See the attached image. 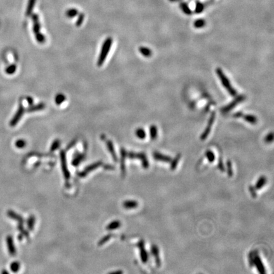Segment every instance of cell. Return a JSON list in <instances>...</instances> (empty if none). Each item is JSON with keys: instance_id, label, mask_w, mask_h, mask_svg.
I'll use <instances>...</instances> for the list:
<instances>
[{"instance_id": "obj_49", "label": "cell", "mask_w": 274, "mask_h": 274, "mask_svg": "<svg viewBox=\"0 0 274 274\" xmlns=\"http://www.w3.org/2000/svg\"><path fill=\"white\" fill-rule=\"evenodd\" d=\"M26 100H27V102H28V104L30 105H33V98H31V97H27Z\"/></svg>"}, {"instance_id": "obj_26", "label": "cell", "mask_w": 274, "mask_h": 274, "mask_svg": "<svg viewBox=\"0 0 274 274\" xmlns=\"http://www.w3.org/2000/svg\"><path fill=\"white\" fill-rule=\"evenodd\" d=\"M180 158H181V154H178L176 155V156L173 160H171V165H170L171 170H175L180 160Z\"/></svg>"}, {"instance_id": "obj_24", "label": "cell", "mask_w": 274, "mask_h": 274, "mask_svg": "<svg viewBox=\"0 0 274 274\" xmlns=\"http://www.w3.org/2000/svg\"><path fill=\"white\" fill-rule=\"evenodd\" d=\"M139 52L145 57H150L152 54V50L147 47H140L139 48Z\"/></svg>"}, {"instance_id": "obj_15", "label": "cell", "mask_w": 274, "mask_h": 274, "mask_svg": "<svg viewBox=\"0 0 274 274\" xmlns=\"http://www.w3.org/2000/svg\"><path fill=\"white\" fill-rule=\"evenodd\" d=\"M33 20V32L34 33L35 35H37L40 33V24L39 23V19H38V16L37 14H34L32 16Z\"/></svg>"}, {"instance_id": "obj_17", "label": "cell", "mask_w": 274, "mask_h": 274, "mask_svg": "<svg viewBox=\"0 0 274 274\" xmlns=\"http://www.w3.org/2000/svg\"><path fill=\"white\" fill-rule=\"evenodd\" d=\"M241 118L244 119L246 122L251 124H256L258 122V119L256 117L253 115H251V114H244L242 113Z\"/></svg>"}, {"instance_id": "obj_2", "label": "cell", "mask_w": 274, "mask_h": 274, "mask_svg": "<svg viewBox=\"0 0 274 274\" xmlns=\"http://www.w3.org/2000/svg\"><path fill=\"white\" fill-rule=\"evenodd\" d=\"M112 38L110 37H109L105 39V40L104 41L102 46V48H101V51L98 58V61H97V65L99 67H101L103 63H104L110 51V49L111 48V46L112 44Z\"/></svg>"}, {"instance_id": "obj_33", "label": "cell", "mask_w": 274, "mask_h": 274, "mask_svg": "<svg viewBox=\"0 0 274 274\" xmlns=\"http://www.w3.org/2000/svg\"><path fill=\"white\" fill-rule=\"evenodd\" d=\"M10 270L12 272H14V273L17 272L20 268V264L18 261H13L10 264Z\"/></svg>"}, {"instance_id": "obj_3", "label": "cell", "mask_w": 274, "mask_h": 274, "mask_svg": "<svg viewBox=\"0 0 274 274\" xmlns=\"http://www.w3.org/2000/svg\"><path fill=\"white\" fill-rule=\"evenodd\" d=\"M245 99H246V96L244 95H240L236 97L234 100H233L231 103L227 104L221 109V112L223 113L228 112L231 110H232L234 108H235L236 106H237L238 104H239L242 101H244Z\"/></svg>"}, {"instance_id": "obj_23", "label": "cell", "mask_w": 274, "mask_h": 274, "mask_svg": "<svg viewBox=\"0 0 274 274\" xmlns=\"http://www.w3.org/2000/svg\"><path fill=\"white\" fill-rule=\"evenodd\" d=\"M266 183V177L264 176H261L258 180L256 184L255 185V188L256 189H257V190H260V189H262V187L263 186L265 185Z\"/></svg>"}, {"instance_id": "obj_6", "label": "cell", "mask_w": 274, "mask_h": 274, "mask_svg": "<svg viewBox=\"0 0 274 274\" xmlns=\"http://www.w3.org/2000/svg\"><path fill=\"white\" fill-rule=\"evenodd\" d=\"M215 117H216V114L215 112H213L211 114L210 118L209 119L207 126L206 127L204 132L202 133V134L200 135V140H204L208 138V136H209L211 130V126H213V124H214L215 120Z\"/></svg>"}, {"instance_id": "obj_36", "label": "cell", "mask_w": 274, "mask_h": 274, "mask_svg": "<svg viewBox=\"0 0 274 274\" xmlns=\"http://www.w3.org/2000/svg\"><path fill=\"white\" fill-rule=\"evenodd\" d=\"M17 70V66L15 64H12L7 67L5 69V73L7 74H13Z\"/></svg>"}, {"instance_id": "obj_5", "label": "cell", "mask_w": 274, "mask_h": 274, "mask_svg": "<svg viewBox=\"0 0 274 274\" xmlns=\"http://www.w3.org/2000/svg\"><path fill=\"white\" fill-rule=\"evenodd\" d=\"M24 112H25L24 107V105H22V103H20L16 113L14 114L13 117L12 118V119L10 121V126L12 127L16 126L18 124V123L19 122V121L21 119L23 115H24Z\"/></svg>"}, {"instance_id": "obj_46", "label": "cell", "mask_w": 274, "mask_h": 274, "mask_svg": "<svg viewBox=\"0 0 274 274\" xmlns=\"http://www.w3.org/2000/svg\"><path fill=\"white\" fill-rule=\"evenodd\" d=\"M218 168H219V170H220L221 171H222V172H224V171H225V167H224V165H223V161H222L221 158H220V160H219V162H218Z\"/></svg>"}, {"instance_id": "obj_12", "label": "cell", "mask_w": 274, "mask_h": 274, "mask_svg": "<svg viewBox=\"0 0 274 274\" xmlns=\"http://www.w3.org/2000/svg\"><path fill=\"white\" fill-rule=\"evenodd\" d=\"M153 157L156 161H163L165 163H171L172 160V158L170 156L162 154L158 152H154L153 153Z\"/></svg>"}, {"instance_id": "obj_47", "label": "cell", "mask_w": 274, "mask_h": 274, "mask_svg": "<svg viewBox=\"0 0 274 274\" xmlns=\"http://www.w3.org/2000/svg\"><path fill=\"white\" fill-rule=\"evenodd\" d=\"M249 191L251 194V195H252L253 197L255 198L256 197V189L255 187H253V186H249Z\"/></svg>"}, {"instance_id": "obj_7", "label": "cell", "mask_w": 274, "mask_h": 274, "mask_svg": "<svg viewBox=\"0 0 274 274\" xmlns=\"http://www.w3.org/2000/svg\"><path fill=\"white\" fill-rule=\"evenodd\" d=\"M60 160H61V165H62V172H63L65 179L66 180H68V179L70 178V173H69V171H68V168H67L65 152L63 150H62L60 152Z\"/></svg>"}, {"instance_id": "obj_44", "label": "cell", "mask_w": 274, "mask_h": 274, "mask_svg": "<svg viewBox=\"0 0 274 274\" xmlns=\"http://www.w3.org/2000/svg\"><path fill=\"white\" fill-rule=\"evenodd\" d=\"M84 14L81 13V14L79 15V17H78V18L76 22V26H78V27L81 26V25L83 24V20H84Z\"/></svg>"}, {"instance_id": "obj_39", "label": "cell", "mask_w": 274, "mask_h": 274, "mask_svg": "<svg viewBox=\"0 0 274 274\" xmlns=\"http://www.w3.org/2000/svg\"><path fill=\"white\" fill-rule=\"evenodd\" d=\"M226 170H227V175L230 177L233 176V170L232 168V163L230 160H228L226 161Z\"/></svg>"}, {"instance_id": "obj_38", "label": "cell", "mask_w": 274, "mask_h": 274, "mask_svg": "<svg viewBox=\"0 0 274 274\" xmlns=\"http://www.w3.org/2000/svg\"><path fill=\"white\" fill-rule=\"evenodd\" d=\"M60 145V141L58 139H56V140H55L53 142V143L52 144V145H51V147H50V151H51V152H54L55 150H57V149L59 148Z\"/></svg>"}, {"instance_id": "obj_34", "label": "cell", "mask_w": 274, "mask_h": 274, "mask_svg": "<svg viewBox=\"0 0 274 274\" xmlns=\"http://www.w3.org/2000/svg\"><path fill=\"white\" fill-rule=\"evenodd\" d=\"M26 145H27L26 141L24 140V139H18L15 143V145L18 149L24 148L26 146Z\"/></svg>"}, {"instance_id": "obj_18", "label": "cell", "mask_w": 274, "mask_h": 274, "mask_svg": "<svg viewBox=\"0 0 274 274\" xmlns=\"http://www.w3.org/2000/svg\"><path fill=\"white\" fill-rule=\"evenodd\" d=\"M123 206L124 208L128 210H131L138 207L139 203L138 202L134 200H127L123 202Z\"/></svg>"}, {"instance_id": "obj_43", "label": "cell", "mask_w": 274, "mask_h": 274, "mask_svg": "<svg viewBox=\"0 0 274 274\" xmlns=\"http://www.w3.org/2000/svg\"><path fill=\"white\" fill-rule=\"evenodd\" d=\"M265 140L266 143H271L273 140V133L272 132L268 133L265 139Z\"/></svg>"}, {"instance_id": "obj_1", "label": "cell", "mask_w": 274, "mask_h": 274, "mask_svg": "<svg viewBox=\"0 0 274 274\" xmlns=\"http://www.w3.org/2000/svg\"><path fill=\"white\" fill-rule=\"evenodd\" d=\"M216 73L220 79V81L223 86V87L226 89L229 94L232 97H236L237 95V91L234 89V88L232 87L230 80L228 79V78L226 76V75L224 74L221 68H217L216 69Z\"/></svg>"}, {"instance_id": "obj_52", "label": "cell", "mask_w": 274, "mask_h": 274, "mask_svg": "<svg viewBox=\"0 0 274 274\" xmlns=\"http://www.w3.org/2000/svg\"><path fill=\"white\" fill-rule=\"evenodd\" d=\"M18 239L19 240H22V235L21 234H20V235L18 236Z\"/></svg>"}, {"instance_id": "obj_25", "label": "cell", "mask_w": 274, "mask_h": 274, "mask_svg": "<svg viewBox=\"0 0 274 274\" xmlns=\"http://www.w3.org/2000/svg\"><path fill=\"white\" fill-rule=\"evenodd\" d=\"M150 139L152 140H154L157 139L158 135V129L156 126L155 125H151L150 127Z\"/></svg>"}, {"instance_id": "obj_37", "label": "cell", "mask_w": 274, "mask_h": 274, "mask_svg": "<svg viewBox=\"0 0 274 274\" xmlns=\"http://www.w3.org/2000/svg\"><path fill=\"white\" fill-rule=\"evenodd\" d=\"M180 8H181L182 11L184 12V13L187 14V15H190L192 13V11L189 8V6L187 5V3H183L180 4Z\"/></svg>"}, {"instance_id": "obj_29", "label": "cell", "mask_w": 274, "mask_h": 274, "mask_svg": "<svg viewBox=\"0 0 274 274\" xmlns=\"http://www.w3.org/2000/svg\"><path fill=\"white\" fill-rule=\"evenodd\" d=\"M206 26V21L204 19L200 18L196 20L194 23V26L197 29L202 28Z\"/></svg>"}, {"instance_id": "obj_30", "label": "cell", "mask_w": 274, "mask_h": 274, "mask_svg": "<svg viewBox=\"0 0 274 274\" xmlns=\"http://www.w3.org/2000/svg\"><path fill=\"white\" fill-rule=\"evenodd\" d=\"M65 99L66 98L64 95L62 94H58L55 97V102L57 105H60L65 100Z\"/></svg>"}, {"instance_id": "obj_50", "label": "cell", "mask_w": 274, "mask_h": 274, "mask_svg": "<svg viewBox=\"0 0 274 274\" xmlns=\"http://www.w3.org/2000/svg\"><path fill=\"white\" fill-rule=\"evenodd\" d=\"M110 273H112V274H114V273H123V271H121V270H119V271H115L110 272Z\"/></svg>"}, {"instance_id": "obj_19", "label": "cell", "mask_w": 274, "mask_h": 274, "mask_svg": "<svg viewBox=\"0 0 274 274\" xmlns=\"http://www.w3.org/2000/svg\"><path fill=\"white\" fill-rule=\"evenodd\" d=\"M44 108H45V104L43 102H41L36 105H31L26 109V111L27 112H34L36 111L43 110Z\"/></svg>"}, {"instance_id": "obj_14", "label": "cell", "mask_w": 274, "mask_h": 274, "mask_svg": "<svg viewBox=\"0 0 274 274\" xmlns=\"http://www.w3.org/2000/svg\"><path fill=\"white\" fill-rule=\"evenodd\" d=\"M7 216L9 218H10L11 219H13V220L17 221L18 223L23 224L24 223V218H22V216L18 215L17 213H15V211H13L12 210H8L7 211Z\"/></svg>"}, {"instance_id": "obj_32", "label": "cell", "mask_w": 274, "mask_h": 274, "mask_svg": "<svg viewBox=\"0 0 274 274\" xmlns=\"http://www.w3.org/2000/svg\"><path fill=\"white\" fill-rule=\"evenodd\" d=\"M34 3H35V0H29V3H28V6L27 8V11H26V16L29 17L31 15L32 12H33V9L34 8Z\"/></svg>"}, {"instance_id": "obj_51", "label": "cell", "mask_w": 274, "mask_h": 274, "mask_svg": "<svg viewBox=\"0 0 274 274\" xmlns=\"http://www.w3.org/2000/svg\"><path fill=\"white\" fill-rule=\"evenodd\" d=\"M2 274H8V271H7L6 270H2Z\"/></svg>"}, {"instance_id": "obj_21", "label": "cell", "mask_w": 274, "mask_h": 274, "mask_svg": "<svg viewBox=\"0 0 274 274\" xmlns=\"http://www.w3.org/2000/svg\"><path fill=\"white\" fill-rule=\"evenodd\" d=\"M84 157H85V156L84 154H81V153H76L74 155V159L72 161L73 165L74 166H78L80 164V163L82 161H83Z\"/></svg>"}, {"instance_id": "obj_13", "label": "cell", "mask_w": 274, "mask_h": 274, "mask_svg": "<svg viewBox=\"0 0 274 274\" xmlns=\"http://www.w3.org/2000/svg\"><path fill=\"white\" fill-rule=\"evenodd\" d=\"M151 253H152V255L155 258V261L157 266L159 267L160 266H161V260H160V257H159V251L158 247H157V246H155V245L152 246Z\"/></svg>"}, {"instance_id": "obj_4", "label": "cell", "mask_w": 274, "mask_h": 274, "mask_svg": "<svg viewBox=\"0 0 274 274\" xmlns=\"http://www.w3.org/2000/svg\"><path fill=\"white\" fill-rule=\"evenodd\" d=\"M127 156L129 159H139L141 160L142 165L145 169H147L149 166V163L146 155L144 153H134L133 152H127Z\"/></svg>"}, {"instance_id": "obj_27", "label": "cell", "mask_w": 274, "mask_h": 274, "mask_svg": "<svg viewBox=\"0 0 274 274\" xmlns=\"http://www.w3.org/2000/svg\"><path fill=\"white\" fill-rule=\"evenodd\" d=\"M135 135L139 139L143 140L146 138V133L143 128H138L135 130Z\"/></svg>"}, {"instance_id": "obj_42", "label": "cell", "mask_w": 274, "mask_h": 274, "mask_svg": "<svg viewBox=\"0 0 274 274\" xmlns=\"http://www.w3.org/2000/svg\"><path fill=\"white\" fill-rule=\"evenodd\" d=\"M35 37H36V39L37 40V41L39 43H44V41H45V37L41 33H39V34H38L37 35H35Z\"/></svg>"}, {"instance_id": "obj_22", "label": "cell", "mask_w": 274, "mask_h": 274, "mask_svg": "<svg viewBox=\"0 0 274 274\" xmlns=\"http://www.w3.org/2000/svg\"><path fill=\"white\" fill-rule=\"evenodd\" d=\"M121 225V222L119 220H114L112 222H110L107 226H106V229L108 231H114L118 229V228H119Z\"/></svg>"}, {"instance_id": "obj_41", "label": "cell", "mask_w": 274, "mask_h": 274, "mask_svg": "<svg viewBox=\"0 0 274 274\" xmlns=\"http://www.w3.org/2000/svg\"><path fill=\"white\" fill-rule=\"evenodd\" d=\"M111 237H112V235H111V234H108V235L104 236L102 239H101L99 241V243H98V245H99V246H102V245H104L105 242H107V241H109V239L111 238Z\"/></svg>"}, {"instance_id": "obj_8", "label": "cell", "mask_w": 274, "mask_h": 274, "mask_svg": "<svg viewBox=\"0 0 274 274\" xmlns=\"http://www.w3.org/2000/svg\"><path fill=\"white\" fill-rule=\"evenodd\" d=\"M102 165V162H101V161L95 163H94V164H92V165H91L88 166V167H86V168L83 171L79 172V173H78V175H79L80 177H84V176H86V175H87L90 171H92L95 170V169H97V168H98L99 167H100Z\"/></svg>"}, {"instance_id": "obj_16", "label": "cell", "mask_w": 274, "mask_h": 274, "mask_svg": "<svg viewBox=\"0 0 274 274\" xmlns=\"http://www.w3.org/2000/svg\"><path fill=\"white\" fill-rule=\"evenodd\" d=\"M106 145L107 147L108 150L109 151L110 154H111V155L112 157V159H113L114 161L115 162L118 161V157H117V155L116 154L115 149H114V145L112 144V142H111L110 140H107L106 141Z\"/></svg>"}, {"instance_id": "obj_28", "label": "cell", "mask_w": 274, "mask_h": 274, "mask_svg": "<svg viewBox=\"0 0 274 274\" xmlns=\"http://www.w3.org/2000/svg\"><path fill=\"white\" fill-rule=\"evenodd\" d=\"M35 221H36V218L35 216L34 215H31L27 221V225H28V227L29 228V230L32 231L34 229V225H35Z\"/></svg>"}, {"instance_id": "obj_20", "label": "cell", "mask_w": 274, "mask_h": 274, "mask_svg": "<svg viewBox=\"0 0 274 274\" xmlns=\"http://www.w3.org/2000/svg\"><path fill=\"white\" fill-rule=\"evenodd\" d=\"M121 170L123 174L125 173V159L127 157V152L124 148L121 149Z\"/></svg>"}, {"instance_id": "obj_10", "label": "cell", "mask_w": 274, "mask_h": 274, "mask_svg": "<svg viewBox=\"0 0 274 274\" xmlns=\"http://www.w3.org/2000/svg\"><path fill=\"white\" fill-rule=\"evenodd\" d=\"M7 248L8 253L11 256H15L16 255V247L14 245L13 237L11 236H8L6 238Z\"/></svg>"}, {"instance_id": "obj_45", "label": "cell", "mask_w": 274, "mask_h": 274, "mask_svg": "<svg viewBox=\"0 0 274 274\" xmlns=\"http://www.w3.org/2000/svg\"><path fill=\"white\" fill-rule=\"evenodd\" d=\"M204 10V5L202 3H197V5H196V8H195V12L197 13H199L200 12H202Z\"/></svg>"}, {"instance_id": "obj_40", "label": "cell", "mask_w": 274, "mask_h": 274, "mask_svg": "<svg viewBox=\"0 0 274 274\" xmlns=\"http://www.w3.org/2000/svg\"><path fill=\"white\" fill-rule=\"evenodd\" d=\"M78 10L76 9H69L66 12L65 14H66L67 17H69V18H73V17H75L78 14Z\"/></svg>"}, {"instance_id": "obj_48", "label": "cell", "mask_w": 274, "mask_h": 274, "mask_svg": "<svg viewBox=\"0 0 274 274\" xmlns=\"http://www.w3.org/2000/svg\"><path fill=\"white\" fill-rule=\"evenodd\" d=\"M76 142H77L76 140H73L69 144H68V145H67V149H69L72 148L73 146H74V145H76Z\"/></svg>"}, {"instance_id": "obj_35", "label": "cell", "mask_w": 274, "mask_h": 274, "mask_svg": "<svg viewBox=\"0 0 274 274\" xmlns=\"http://www.w3.org/2000/svg\"><path fill=\"white\" fill-rule=\"evenodd\" d=\"M17 228H18V230L20 231V234L22 235V236H25L26 237H29V233H28V232L25 229V228H24V226H23V224H21V223H18V226H17Z\"/></svg>"}, {"instance_id": "obj_9", "label": "cell", "mask_w": 274, "mask_h": 274, "mask_svg": "<svg viewBox=\"0 0 274 274\" xmlns=\"http://www.w3.org/2000/svg\"><path fill=\"white\" fill-rule=\"evenodd\" d=\"M138 247L140 248V256L141 260L143 263H145L149 260V254L147 251L144 248V241H141L138 244Z\"/></svg>"}, {"instance_id": "obj_11", "label": "cell", "mask_w": 274, "mask_h": 274, "mask_svg": "<svg viewBox=\"0 0 274 274\" xmlns=\"http://www.w3.org/2000/svg\"><path fill=\"white\" fill-rule=\"evenodd\" d=\"M253 265H255V266L256 267L258 271L261 273V274H264L266 273L265 271V266L260 259V257L258 255H256L254 256L253 258Z\"/></svg>"}, {"instance_id": "obj_31", "label": "cell", "mask_w": 274, "mask_h": 274, "mask_svg": "<svg viewBox=\"0 0 274 274\" xmlns=\"http://www.w3.org/2000/svg\"><path fill=\"white\" fill-rule=\"evenodd\" d=\"M205 155L207 159L209 161L210 163H213L215 160V155L213 153V151L210 150H208L205 153Z\"/></svg>"}]
</instances>
